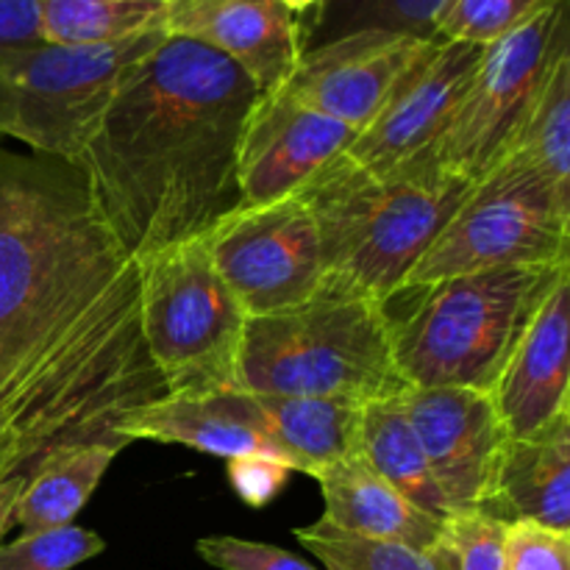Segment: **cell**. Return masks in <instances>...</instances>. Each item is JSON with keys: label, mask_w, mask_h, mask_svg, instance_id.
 Returning a JSON list of instances; mask_svg holds the SVG:
<instances>
[{"label": "cell", "mask_w": 570, "mask_h": 570, "mask_svg": "<svg viewBox=\"0 0 570 570\" xmlns=\"http://www.w3.org/2000/svg\"><path fill=\"white\" fill-rule=\"evenodd\" d=\"M165 395L142 340L139 262L81 173L0 150V426L14 476L81 445L122 451V423Z\"/></svg>", "instance_id": "1"}, {"label": "cell", "mask_w": 570, "mask_h": 570, "mask_svg": "<svg viewBox=\"0 0 570 570\" xmlns=\"http://www.w3.org/2000/svg\"><path fill=\"white\" fill-rule=\"evenodd\" d=\"M259 95L232 59L170 33L128 72L72 167L134 259L239 206V139Z\"/></svg>", "instance_id": "2"}, {"label": "cell", "mask_w": 570, "mask_h": 570, "mask_svg": "<svg viewBox=\"0 0 570 570\" xmlns=\"http://www.w3.org/2000/svg\"><path fill=\"white\" fill-rule=\"evenodd\" d=\"M471 187L429 154L390 173H367L340 154L298 195L317 223L326 276L387 304Z\"/></svg>", "instance_id": "3"}, {"label": "cell", "mask_w": 570, "mask_h": 570, "mask_svg": "<svg viewBox=\"0 0 570 570\" xmlns=\"http://www.w3.org/2000/svg\"><path fill=\"white\" fill-rule=\"evenodd\" d=\"M239 387L365 406L410 384L395 365L387 304L326 276L304 304L245 321Z\"/></svg>", "instance_id": "4"}, {"label": "cell", "mask_w": 570, "mask_h": 570, "mask_svg": "<svg viewBox=\"0 0 570 570\" xmlns=\"http://www.w3.org/2000/svg\"><path fill=\"white\" fill-rule=\"evenodd\" d=\"M560 267H501L410 287L406 312L387 306L393 356L410 387L490 393Z\"/></svg>", "instance_id": "5"}, {"label": "cell", "mask_w": 570, "mask_h": 570, "mask_svg": "<svg viewBox=\"0 0 570 570\" xmlns=\"http://www.w3.org/2000/svg\"><path fill=\"white\" fill-rule=\"evenodd\" d=\"M139 321L167 395L239 387L245 309L215 271L204 237L139 259Z\"/></svg>", "instance_id": "6"}, {"label": "cell", "mask_w": 570, "mask_h": 570, "mask_svg": "<svg viewBox=\"0 0 570 570\" xmlns=\"http://www.w3.org/2000/svg\"><path fill=\"white\" fill-rule=\"evenodd\" d=\"M165 31L115 45H33L0 50V134L37 156L76 165L128 72Z\"/></svg>", "instance_id": "7"}, {"label": "cell", "mask_w": 570, "mask_h": 570, "mask_svg": "<svg viewBox=\"0 0 570 570\" xmlns=\"http://www.w3.org/2000/svg\"><path fill=\"white\" fill-rule=\"evenodd\" d=\"M570 262V206L532 170L499 161L471 187L460 209L412 267L406 287L501 267H560Z\"/></svg>", "instance_id": "8"}, {"label": "cell", "mask_w": 570, "mask_h": 570, "mask_svg": "<svg viewBox=\"0 0 570 570\" xmlns=\"http://www.w3.org/2000/svg\"><path fill=\"white\" fill-rule=\"evenodd\" d=\"M568 45V0H554L488 45L443 134L429 150L440 170L476 184L504 156L546 70Z\"/></svg>", "instance_id": "9"}, {"label": "cell", "mask_w": 570, "mask_h": 570, "mask_svg": "<svg viewBox=\"0 0 570 570\" xmlns=\"http://www.w3.org/2000/svg\"><path fill=\"white\" fill-rule=\"evenodd\" d=\"M204 239L215 271L248 317L293 309L326 278L317 223L298 193L234 206Z\"/></svg>", "instance_id": "10"}, {"label": "cell", "mask_w": 570, "mask_h": 570, "mask_svg": "<svg viewBox=\"0 0 570 570\" xmlns=\"http://www.w3.org/2000/svg\"><path fill=\"white\" fill-rule=\"evenodd\" d=\"M399 399L456 515L484 510L510 440L493 395L471 387H410Z\"/></svg>", "instance_id": "11"}, {"label": "cell", "mask_w": 570, "mask_h": 570, "mask_svg": "<svg viewBox=\"0 0 570 570\" xmlns=\"http://www.w3.org/2000/svg\"><path fill=\"white\" fill-rule=\"evenodd\" d=\"M484 48L465 42H434L401 76L382 111L345 150L351 165L367 173H390L421 159L443 134L456 100L465 92Z\"/></svg>", "instance_id": "12"}, {"label": "cell", "mask_w": 570, "mask_h": 570, "mask_svg": "<svg viewBox=\"0 0 570 570\" xmlns=\"http://www.w3.org/2000/svg\"><path fill=\"white\" fill-rule=\"evenodd\" d=\"M434 42L438 39L390 31L348 33L304 50L284 89L298 104L360 134L382 111L401 76Z\"/></svg>", "instance_id": "13"}, {"label": "cell", "mask_w": 570, "mask_h": 570, "mask_svg": "<svg viewBox=\"0 0 570 570\" xmlns=\"http://www.w3.org/2000/svg\"><path fill=\"white\" fill-rule=\"evenodd\" d=\"M356 131L298 104L287 89L259 95L237 154L239 204L287 198L354 142Z\"/></svg>", "instance_id": "14"}, {"label": "cell", "mask_w": 570, "mask_h": 570, "mask_svg": "<svg viewBox=\"0 0 570 570\" xmlns=\"http://www.w3.org/2000/svg\"><path fill=\"white\" fill-rule=\"evenodd\" d=\"M304 28L282 0H170L165 33L232 59L262 95L287 87L304 53Z\"/></svg>", "instance_id": "15"}, {"label": "cell", "mask_w": 570, "mask_h": 570, "mask_svg": "<svg viewBox=\"0 0 570 570\" xmlns=\"http://www.w3.org/2000/svg\"><path fill=\"white\" fill-rule=\"evenodd\" d=\"M490 395L510 440L534 438L570 410V267L540 301Z\"/></svg>", "instance_id": "16"}, {"label": "cell", "mask_w": 570, "mask_h": 570, "mask_svg": "<svg viewBox=\"0 0 570 570\" xmlns=\"http://www.w3.org/2000/svg\"><path fill=\"white\" fill-rule=\"evenodd\" d=\"M120 438L128 445L137 440L187 445L223 460H239V456L282 460L245 390L212 395H165L134 412L120 426Z\"/></svg>", "instance_id": "17"}, {"label": "cell", "mask_w": 570, "mask_h": 570, "mask_svg": "<svg viewBox=\"0 0 570 570\" xmlns=\"http://www.w3.org/2000/svg\"><path fill=\"white\" fill-rule=\"evenodd\" d=\"M323 495V521L360 538L401 543L417 551H440L445 543V523L384 482L362 456L337 462L315 473Z\"/></svg>", "instance_id": "18"}, {"label": "cell", "mask_w": 570, "mask_h": 570, "mask_svg": "<svg viewBox=\"0 0 570 570\" xmlns=\"http://www.w3.org/2000/svg\"><path fill=\"white\" fill-rule=\"evenodd\" d=\"M479 512L570 532V410L534 438L507 440L493 495Z\"/></svg>", "instance_id": "19"}, {"label": "cell", "mask_w": 570, "mask_h": 570, "mask_svg": "<svg viewBox=\"0 0 570 570\" xmlns=\"http://www.w3.org/2000/svg\"><path fill=\"white\" fill-rule=\"evenodd\" d=\"M254 410L289 471L321 473L323 468L354 460L362 443L365 406L337 399L248 393Z\"/></svg>", "instance_id": "20"}, {"label": "cell", "mask_w": 570, "mask_h": 570, "mask_svg": "<svg viewBox=\"0 0 570 570\" xmlns=\"http://www.w3.org/2000/svg\"><path fill=\"white\" fill-rule=\"evenodd\" d=\"M499 161H515L532 170L562 204L570 206V45L549 65Z\"/></svg>", "instance_id": "21"}, {"label": "cell", "mask_w": 570, "mask_h": 570, "mask_svg": "<svg viewBox=\"0 0 570 570\" xmlns=\"http://www.w3.org/2000/svg\"><path fill=\"white\" fill-rule=\"evenodd\" d=\"M360 454L379 476L393 484L401 495L421 507L440 521L456 515L445 493L440 490L426 454L412 432L401 399H384L365 404L362 410V443Z\"/></svg>", "instance_id": "22"}, {"label": "cell", "mask_w": 570, "mask_h": 570, "mask_svg": "<svg viewBox=\"0 0 570 570\" xmlns=\"http://www.w3.org/2000/svg\"><path fill=\"white\" fill-rule=\"evenodd\" d=\"M117 454L120 451L109 445L92 443L45 460L22 484L14 504V527H20L22 534L70 527Z\"/></svg>", "instance_id": "23"}, {"label": "cell", "mask_w": 570, "mask_h": 570, "mask_svg": "<svg viewBox=\"0 0 570 570\" xmlns=\"http://www.w3.org/2000/svg\"><path fill=\"white\" fill-rule=\"evenodd\" d=\"M170 0H39L45 45H115L165 31Z\"/></svg>", "instance_id": "24"}, {"label": "cell", "mask_w": 570, "mask_h": 570, "mask_svg": "<svg viewBox=\"0 0 570 570\" xmlns=\"http://www.w3.org/2000/svg\"><path fill=\"white\" fill-rule=\"evenodd\" d=\"M443 6L445 0H323L301 39L304 50L360 31L434 39V17Z\"/></svg>", "instance_id": "25"}, {"label": "cell", "mask_w": 570, "mask_h": 570, "mask_svg": "<svg viewBox=\"0 0 570 570\" xmlns=\"http://www.w3.org/2000/svg\"><path fill=\"white\" fill-rule=\"evenodd\" d=\"M293 534L326 570H449L445 543L443 549L429 554L410 546L343 532L323 518L309 527L295 529Z\"/></svg>", "instance_id": "26"}, {"label": "cell", "mask_w": 570, "mask_h": 570, "mask_svg": "<svg viewBox=\"0 0 570 570\" xmlns=\"http://www.w3.org/2000/svg\"><path fill=\"white\" fill-rule=\"evenodd\" d=\"M551 3L554 0H445L434 17V39L488 48Z\"/></svg>", "instance_id": "27"}, {"label": "cell", "mask_w": 570, "mask_h": 570, "mask_svg": "<svg viewBox=\"0 0 570 570\" xmlns=\"http://www.w3.org/2000/svg\"><path fill=\"white\" fill-rule=\"evenodd\" d=\"M106 549L104 540L70 523L20 534L14 543H0V570H72Z\"/></svg>", "instance_id": "28"}, {"label": "cell", "mask_w": 570, "mask_h": 570, "mask_svg": "<svg viewBox=\"0 0 570 570\" xmlns=\"http://www.w3.org/2000/svg\"><path fill=\"white\" fill-rule=\"evenodd\" d=\"M507 523L488 512H460L445 523V560L449 570H504L501 538Z\"/></svg>", "instance_id": "29"}, {"label": "cell", "mask_w": 570, "mask_h": 570, "mask_svg": "<svg viewBox=\"0 0 570 570\" xmlns=\"http://www.w3.org/2000/svg\"><path fill=\"white\" fill-rule=\"evenodd\" d=\"M504 570H570V532L515 521L504 527L501 538Z\"/></svg>", "instance_id": "30"}, {"label": "cell", "mask_w": 570, "mask_h": 570, "mask_svg": "<svg viewBox=\"0 0 570 570\" xmlns=\"http://www.w3.org/2000/svg\"><path fill=\"white\" fill-rule=\"evenodd\" d=\"M195 551L206 566L217 570H317L293 551H284L271 543H256V540L232 538V534L200 538L195 543Z\"/></svg>", "instance_id": "31"}, {"label": "cell", "mask_w": 570, "mask_h": 570, "mask_svg": "<svg viewBox=\"0 0 570 570\" xmlns=\"http://www.w3.org/2000/svg\"><path fill=\"white\" fill-rule=\"evenodd\" d=\"M289 468L276 456H239L228 460V479L239 499L250 507H265L287 479Z\"/></svg>", "instance_id": "32"}, {"label": "cell", "mask_w": 570, "mask_h": 570, "mask_svg": "<svg viewBox=\"0 0 570 570\" xmlns=\"http://www.w3.org/2000/svg\"><path fill=\"white\" fill-rule=\"evenodd\" d=\"M42 45L39 0H0V50Z\"/></svg>", "instance_id": "33"}, {"label": "cell", "mask_w": 570, "mask_h": 570, "mask_svg": "<svg viewBox=\"0 0 570 570\" xmlns=\"http://www.w3.org/2000/svg\"><path fill=\"white\" fill-rule=\"evenodd\" d=\"M22 476H9L0 479V543H3V534L14 527V504L22 493Z\"/></svg>", "instance_id": "34"}, {"label": "cell", "mask_w": 570, "mask_h": 570, "mask_svg": "<svg viewBox=\"0 0 570 570\" xmlns=\"http://www.w3.org/2000/svg\"><path fill=\"white\" fill-rule=\"evenodd\" d=\"M14 476V456H11V445L6 440L3 426H0V479Z\"/></svg>", "instance_id": "35"}, {"label": "cell", "mask_w": 570, "mask_h": 570, "mask_svg": "<svg viewBox=\"0 0 570 570\" xmlns=\"http://www.w3.org/2000/svg\"><path fill=\"white\" fill-rule=\"evenodd\" d=\"M293 14H304V11H315L323 0H282Z\"/></svg>", "instance_id": "36"}]
</instances>
